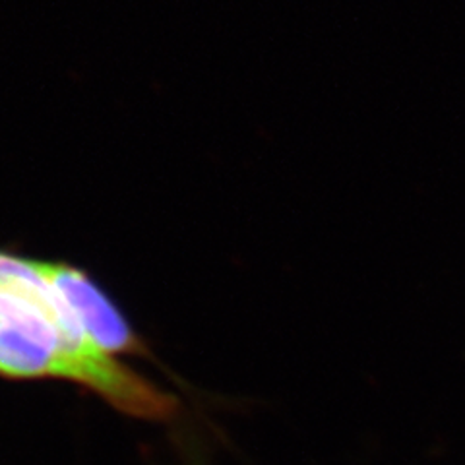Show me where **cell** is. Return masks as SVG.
<instances>
[{"instance_id": "obj_1", "label": "cell", "mask_w": 465, "mask_h": 465, "mask_svg": "<svg viewBox=\"0 0 465 465\" xmlns=\"http://www.w3.org/2000/svg\"><path fill=\"white\" fill-rule=\"evenodd\" d=\"M0 378L66 382L130 419L173 423V391L84 340L53 272V258L0 246Z\"/></svg>"}, {"instance_id": "obj_2", "label": "cell", "mask_w": 465, "mask_h": 465, "mask_svg": "<svg viewBox=\"0 0 465 465\" xmlns=\"http://www.w3.org/2000/svg\"><path fill=\"white\" fill-rule=\"evenodd\" d=\"M183 465H210L206 450H202L198 444H188L183 450Z\"/></svg>"}]
</instances>
